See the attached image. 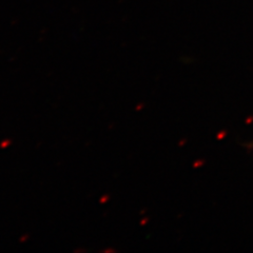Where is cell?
Listing matches in <instances>:
<instances>
[]
</instances>
